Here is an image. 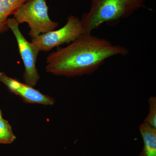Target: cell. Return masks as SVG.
Segmentation results:
<instances>
[{"instance_id":"3957f363","label":"cell","mask_w":156,"mask_h":156,"mask_svg":"<svg viewBox=\"0 0 156 156\" xmlns=\"http://www.w3.org/2000/svg\"><path fill=\"white\" fill-rule=\"evenodd\" d=\"M46 0H28L17 9L13 18L19 24L27 23L31 39L54 30L58 23L50 19Z\"/></svg>"},{"instance_id":"5b68a950","label":"cell","mask_w":156,"mask_h":156,"mask_svg":"<svg viewBox=\"0 0 156 156\" xmlns=\"http://www.w3.org/2000/svg\"><path fill=\"white\" fill-rule=\"evenodd\" d=\"M83 34L80 20L70 15L66 24L61 28L41 34L31 42L38 48L40 52H48L56 47L69 44L81 35Z\"/></svg>"},{"instance_id":"30bf717a","label":"cell","mask_w":156,"mask_h":156,"mask_svg":"<svg viewBox=\"0 0 156 156\" xmlns=\"http://www.w3.org/2000/svg\"><path fill=\"white\" fill-rule=\"evenodd\" d=\"M149 109L148 114L144 120L145 124L156 128V97L151 96L149 98Z\"/></svg>"},{"instance_id":"8fae6325","label":"cell","mask_w":156,"mask_h":156,"mask_svg":"<svg viewBox=\"0 0 156 156\" xmlns=\"http://www.w3.org/2000/svg\"><path fill=\"white\" fill-rule=\"evenodd\" d=\"M2 118V110L0 108V119Z\"/></svg>"},{"instance_id":"9c48e42d","label":"cell","mask_w":156,"mask_h":156,"mask_svg":"<svg viewBox=\"0 0 156 156\" xmlns=\"http://www.w3.org/2000/svg\"><path fill=\"white\" fill-rule=\"evenodd\" d=\"M16 139L9 122L0 119V144H10Z\"/></svg>"},{"instance_id":"6da1fadb","label":"cell","mask_w":156,"mask_h":156,"mask_svg":"<svg viewBox=\"0 0 156 156\" xmlns=\"http://www.w3.org/2000/svg\"><path fill=\"white\" fill-rule=\"evenodd\" d=\"M128 50L104 38L82 34L70 44L50 53L46 58L47 72L67 77L91 74L106 59L127 55Z\"/></svg>"},{"instance_id":"277c9868","label":"cell","mask_w":156,"mask_h":156,"mask_svg":"<svg viewBox=\"0 0 156 156\" xmlns=\"http://www.w3.org/2000/svg\"><path fill=\"white\" fill-rule=\"evenodd\" d=\"M6 24L17 41L20 55L24 65L23 81L25 83L35 87L40 79L36 68L37 58L40 50L35 45L25 38L20 30L19 23L13 17L7 20Z\"/></svg>"},{"instance_id":"8992f818","label":"cell","mask_w":156,"mask_h":156,"mask_svg":"<svg viewBox=\"0 0 156 156\" xmlns=\"http://www.w3.org/2000/svg\"><path fill=\"white\" fill-rule=\"evenodd\" d=\"M0 83L5 85L11 92L21 98L26 103L44 105H53L55 103L53 98L43 94L28 84L8 76L3 72H0Z\"/></svg>"},{"instance_id":"ba28073f","label":"cell","mask_w":156,"mask_h":156,"mask_svg":"<svg viewBox=\"0 0 156 156\" xmlns=\"http://www.w3.org/2000/svg\"><path fill=\"white\" fill-rule=\"evenodd\" d=\"M28 0H0V34L9 30L6 22L23 4Z\"/></svg>"},{"instance_id":"7a4b0ae2","label":"cell","mask_w":156,"mask_h":156,"mask_svg":"<svg viewBox=\"0 0 156 156\" xmlns=\"http://www.w3.org/2000/svg\"><path fill=\"white\" fill-rule=\"evenodd\" d=\"M88 13L80 20L83 34H91L92 31L105 23L111 24L127 18L134 11L145 7L144 0H91Z\"/></svg>"},{"instance_id":"52a82bcc","label":"cell","mask_w":156,"mask_h":156,"mask_svg":"<svg viewBox=\"0 0 156 156\" xmlns=\"http://www.w3.org/2000/svg\"><path fill=\"white\" fill-rule=\"evenodd\" d=\"M139 131L144 146L139 156H156V128L143 123L140 126Z\"/></svg>"}]
</instances>
